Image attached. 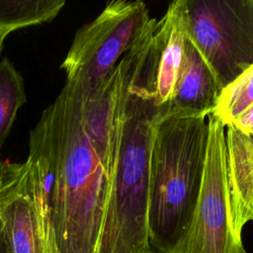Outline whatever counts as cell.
Returning <instances> with one entry per match:
<instances>
[{
    "instance_id": "1",
    "label": "cell",
    "mask_w": 253,
    "mask_h": 253,
    "mask_svg": "<svg viewBox=\"0 0 253 253\" xmlns=\"http://www.w3.org/2000/svg\"><path fill=\"white\" fill-rule=\"evenodd\" d=\"M118 127L119 117L112 137L91 138L65 82L30 132L31 188L38 209L50 216L57 253H98Z\"/></svg>"
},
{
    "instance_id": "2",
    "label": "cell",
    "mask_w": 253,
    "mask_h": 253,
    "mask_svg": "<svg viewBox=\"0 0 253 253\" xmlns=\"http://www.w3.org/2000/svg\"><path fill=\"white\" fill-rule=\"evenodd\" d=\"M146 39L134 47L122 92L118 136L98 253H141L148 238L152 141L166 107H157L139 81Z\"/></svg>"
},
{
    "instance_id": "3",
    "label": "cell",
    "mask_w": 253,
    "mask_h": 253,
    "mask_svg": "<svg viewBox=\"0 0 253 253\" xmlns=\"http://www.w3.org/2000/svg\"><path fill=\"white\" fill-rule=\"evenodd\" d=\"M208 117L165 108L150 153L148 238L158 253H174L191 224L208 144Z\"/></svg>"
},
{
    "instance_id": "4",
    "label": "cell",
    "mask_w": 253,
    "mask_h": 253,
    "mask_svg": "<svg viewBox=\"0 0 253 253\" xmlns=\"http://www.w3.org/2000/svg\"><path fill=\"white\" fill-rule=\"evenodd\" d=\"M144 2L114 0L91 22L77 30L60 68L66 80L88 87L103 83L123 56L131 50L152 29Z\"/></svg>"
},
{
    "instance_id": "5",
    "label": "cell",
    "mask_w": 253,
    "mask_h": 253,
    "mask_svg": "<svg viewBox=\"0 0 253 253\" xmlns=\"http://www.w3.org/2000/svg\"><path fill=\"white\" fill-rule=\"evenodd\" d=\"M185 33L221 90L253 65V0H181Z\"/></svg>"
},
{
    "instance_id": "6",
    "label": "cell",
    "mask_w": 253,
    "mask_h": 253,
    "mask_svg": "<svg viewBox=\"0 0 253 253\" xmlns=\"http://www.w3.org/2000/svg\"><path fill=\"white\" fill-rule=\"evenodd\" d=\"M208 127L198 202L189 229L174 253H247L229 219L225 126L211 113Z\"/></svg>"
},
{
    "instance_id": "7",
    "label": "cell",
    "mask_w": 253,
    "mask_h": 253,
    "mask_svg": "<svg viewBox=\"0 0 253 253\" xmlns=\"http://www.w3.org/2000/svg\"><path fill=\"white\" fill-rule=\"evenodd\" d=\"M0 215L6 253H43L42 222L26 161L0 160Z\"/></svg>"
},
{
    "instance_id": "8",
    "label": "cell",
    "mask_w": 253,
    "mask_h": 253,
    "mask_svg": "<svg viewBox=\"0 0 253 253\" xmlns=\"http://www.w3.org/2000/svg\"><path fill=\"white\" fill-rule=\"evenodd\" d=\"M185 40L181 0H176L156 21L139 71V81L157 107L169 106L173 99Z\"/></svg>"
},
{
    "instance_id": "9",
    "label": "cell",
    "mask_w": 253,
    "mask_h": 253,
    "mask_svg": "<svg viewBox=\"0 0 253 253\" xmlns=\"http://www.w3.org/2000/svg\"><path fill=\"white\" fill-rule=\"evenodd\" d=\"M225 127L229 219L235 235L242 238L243 226L253 221V136L231 125Z\"/></svg>"
},
{
    "instance_id": "10",
    "label": "cell",
    "mask_w": 253,
    "mask_h": 253,
    "mask_svg": "<svg viewBox=\"0 0 253 253\" xmlns=\"http://www.w3.org/2000/svg\"><path fill=\"white\" fill-rule=\"evenodd\" d=\"M220 92L211 69L186 36L182 64L169 109L208 117L213 112Z\"/></svg>"
},
{
    "instance_id": "11",
    "label": "cell",
    "mask_w": 253,
    "mask_h": 253,
    "mask_svg": "<svg viewBox=\"0 0 253 253\" xmlns=\"http://www.w3.org/2000/svg\"><path fill=\"white\" fill-rule=\"evenodd\" d=\"M64 5V0H0V30L14 32L50 22Z\"/></svg>"
},
{
    "instance_id": "12",
    "label": "cell",
    "mask_w": 253,
    "mask_h": 253,
    "mask_svg": "<svg viewBox=\"0 0 253 253\" xmlns=\"http://www.w3.org/2000/svg\"><path fill=\"white\" fill-rule=\"evenodd\" d=\"M24 79L8 57L0 61V150L5 143L19 109L26 103Z\"/></svg>"
},
{
    "instance_id": "13",
    "label": "cell",
    "mask_w": 253,
    "mask_h": 253,
    "mask_svg": "<svg viewBox=\"0 0 253 253\" xmlns=\"http://www.w3.org/2000/svg\"><path fill=\"white\" fill-rule=\"evenodd\" d=\"M253 105V65L225 86L212 114L227 126Z\"/></svg>"
},
{
    "instance_id": "14",
    "label": "cell",
    "mask_w": 253,
    "mask_h": 253,
    "mask_svg": "<svg viewBox=\"0 0 253 253\" xmlns=\"http://www.w3.org/2000/svg\"><path fill=\"white\" fill-rule=\"evenodd\" d=\"M40 214V213H39ZM41 222H42V247L43 253H57L51 222L48 216L40 214Z\"/></svg>"
},
{
    "instance_id": "15",
    "label": "cell",
    "mask_w": 253,
    "mask_h": 253,
    "mask_svg": "<svg viewBox=\"0 0 253 253\" xmlns=\"http://www.w3.org/2000/svg\"><path fill=\"white\" fill-rule=\"evenodd\" d=\"M231 126L243 134L253 136V105L240 115Z\"/></svg>"
},
{
    "instance_id": "16",
    "label": "cell",
    "mask_w": 253,
    "mask_h": 253,
    "mask_svg": "<svg viewBox=\"0 0 253 253\" xmlns=\"http://www.w3.org/2000/svg\"><path fill=\"white\" fill-rule=\"evenodd\" d=\"M5 248H4V226H3V221L0 215V253H4Z\"/></svg>"
},
{
    "instance_id": "17",
    "label": "cell",
    "mask_w": 253,
    "mask_h": 253,
    "mask_svg": "<svg viewBox=\"0 0 253 253\" xmlns=\"http://www.w3.org/2000/svg\"><path fill=\"white\" fill-rule=\"evenodd\" d=\"M11 32L7 31V30H0V55L2 53V50H3V43H4V41L6 39V37L10 34Z\"/></svg>"
},
{
    "instance_id": "18",
    "label": "cell",
    "mask_w": 253,
    "mask_h": 253,
    "mask_svg": "<svg viewBox=\"0 0 253 253\" xmlns=\"http://www.w3.org/2000/svg\"><path fill=\"white\" fill-rule=\"evenodd\" d=\"M141 253H158V252H156V251H154V250H152V249L148 248V249H146V250L142 251Z\"/></svg>"
}]
</instances>
